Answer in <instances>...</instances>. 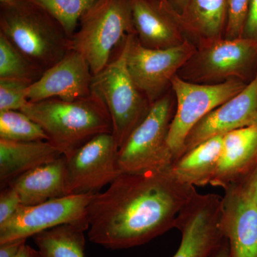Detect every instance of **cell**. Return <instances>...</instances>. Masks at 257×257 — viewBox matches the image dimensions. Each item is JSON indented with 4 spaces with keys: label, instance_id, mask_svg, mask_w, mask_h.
Segmentation results:
<instances>
[{
    "label": "cell",
    "instance_id": "1",
    "mask_svg": "<svg viewBox=\"0 0 257 257\" xmlns=\"http://www.w3.org/2000/svg\"><path fill=\"white\" fill-rule=\"evenodd\" d=\"M197 194L170 167L121 172L88 205V238L109 249L141 246L175 228L179 212Z\"/></svg>",
    "mask_w": 257,
    "mask_h": 257
},
{
    "label": "cell",
    "instance_id": "2",
    "mask_svg": "<svg viewBox=\"0 0 257 257\" xmlns=\"http://www.w3.org/2000/svg\"><path fill=\"white\" fill-rule=\"evenodd\" d=\"M21 111L41 126L48 142L65 157L97 135L112 134L109 111L94 92L74 101H28Z\"/></svg>",
    "mask_w": 257,
    "mask_h": 257
},
{
    "label": "cell",
    "instance_id": "3",
    "mask_svg": "<svg viewBox=\"0 0 257 257\" xmlns=\"http://www.w3.org/2000/svg\"><path fill=\"white\" fill-rule=\"evenodd\" d=\"M0 33L43 72L72 50L63 27L30 0L0 3Z\"/></svg>",
    "mask_w": 257,
    "mask_h": 257
},
{
    "label": "cell",
    "instance_id": "4",
    "mask_svg": "<svg viewBox=\"0 0 257 257\" xmlns=\"http://www.w3.org/2000/svg\"><path fill=\"white\" fill-rule=\"evenodd\" d=\"M133 34L136 32L128 0H98L81 18L71 47L85 58L95 75Z\"/></svg>",
    "mask_w": 257,
    "mask_h": 257
},
{
    "label": "cell",
    "instance_id": "5",
    "mask_svg": "<svg viewBox=\"0 0 257 257\" xmlns=\"http://www.w3.org/2000/svg\"><path fill=\"white\" fill-rule=\"evenodd\" d=\"M128 35L110 62L93 76L92 92L101 98L110 116L112 135L118 150L150 111L152 104L133 82L126 65Z\"/></svg>",
    "mask_w": 257,
    "mask_h": 257
},
{
    "label": "cell",
    "instance_id": "6",
    "mask_svg": "<svg viewBox=\"0 0 257 257\" xmlns=\"http://www.w3.org/2000/svg\"><path fill=\"white\" fill-rule=\"evenodd\" d=\"M175 113L170 96H162L152 104L147 116L118 150L121 172L137 173L170 167L173 158L167 139Z\"/></svg>",
    "mask_w": 257,
    "mask_h": 257
},
{
    "label": "cell",
    "instance_id": "7",
    "mask_svg": "<svg viewBox=\"0 0 257 257\" xmlns=\"http://www.w3.org/2000/svg\"><path fill=\"white\" fill-rule=\"evenodd\" d=\"M177 108L169 131L167 144L173 162L182 155L187 135L198 121L246 87L241 80L229 79L219 84H197L175 75L171 82Z\"/></svg>",
    "mask_w": 257,
    "mask_h": 257
},
{
    "label": "cell",
    "instance_id": "8",
    "mask_svg": "<svg viewBox=\"0 0 257 257\" xmlns=\"http://www.w3.org/2000/svg\"><path fill=\"white\" fill-rule=\"evenodd\" d=\"M111 133L94 137L65 157L66 194L97 193L121 173Z\"/></svg>",
    "mask_w": 257,
    "mask_h": 257
},
{
    "label": "cell",
    "instance_id": "9",
    "mask_svg": "<svg viewBox=\"0 0 257 257\" xmlns=\"http://www.w3.org/2000/svg\"><path fill=\"white\" fill-rule=\"evenodd\" d=\"M194 53L195 48L187 40L178 46L151 49L142 45L134 34L128 46L126 65L135 85L152 104L162 97L176 72Z\"/></svg>",
    "mask_w": 257,
    "mask_h": 257
},
{
    "label": "cell",
    "instance_id": "10",
    "mask_svg": "<svg viewBox=\"0 0 257 257\" xmlns=\"http://www.w3.org/2000/svg\"><path fill=\"white\" fill-rule=\"evenodd\" d=\"M94 194L66 195L35 205L21 204L9 220L0 224V243L28 239L61 225L87 222V207Z\"/></svg>",
    "mask_w": 257,
    "mask_h": 257
},
{
    "label": "cell",
    "instance_id": "11",
    "mask_svg": "<svg viewBox=\"0 0 257 257\" xmlns=\"http://www.w3.org/2000/svg\"><path fill=\"white\" fill-rule=\"evenodd\" d=\"M223 197L197 194L180 211L175 228L182 241L173 257H210L224 239L221 229Z\"/></svg>",
    "mask_w": 257,
    "mask_h": 257
},
{
    "label": "cell",
    "instance_id": "12",
    "mask_svg": "<svg viewBox=\"0 0 257 257\" xmlns=\"http://www.w3.org/2000/svg\"><path fill=\"white\" fill-rule=\"evenodd\" d=\"M254 124H257V74L239 94L198 121L186 138L182 155L209 139Z\"/></svg>",
    "mask_w": 257,
    "mask_h": 257
},
{
    "label": "cell",
    "instance_id": "13",
    "mask_svg": "<svg viewBox=\"0 0 257 257\" xmlns=\"http://www.w3.org/2000/svg\"><path fill=\"white\" fill-rule=\"evenodd\" d=\"M93 74L87 61L78 52L69 50L63 58L45 71L29 88L28 101L56 99L74 101L92 94Z\"/></svg>",
    "mask_w": 257,
    "mask_h": 257
},
{
    "label": "cell",
    "instance_id": "14",
    "mask_svg": "<svg viewBox=\"0 0 257 257\" xmlns=\"http://www.w3.org/2000/svg\"><path fill=\"white\" fill-rule=\"evenodd\" d=\"M139 42L151 49H167L183 43L184 31L179 12L169 0H128Z\"/></svg>",
    "mask_w": 257,
    "mask_h": 257
},
{
    "label": "cell",
    "instance_id": "15",
    "mask_svg": "<svg viewBox=\"0 0 257 257\" xmlns=\"http://www.w3.org/2000/svg\"><path fill=\"white\" fill-rule=\"evenodd\" d=\"M221 216L231 257H257V203L232 186L224 189Z\"/></svg>",
    "mask_w": 257,
    "mask_h": 257
},
{
    "label": "cell",
    "instance_id": "16",
    "mask_svg": "<svg viewBox=\"0 0 257 257\" xmlns=\"http://www.w3.org/2000/svg\"><path fill=\"white\" fill-rule=\"evenodd\" d=\"M205 42L199 61L202 75L207 78L241 77L257 62V41L252 39L243 37Z\"/></svg>",
    "mask_w": 257,
    "mask_h": 257
},
{
    "label": "cell",
    "instance_id": "17",
    "mask_svg": "<svg viewBox=\"0 0 257 257\" xmlns=\"http://www.w3.org/2000/svg\"><path fill=\"white\" fill-rule=\"evenodd\" d=\"M257 160V124L224 135L222 152L210 185L226 188L246 175Z\"/></svg>",
    "mask_w": 257,
    "mask_h": 257
},
{
    "label": "cell",
    "instance_id": "18",
    "mask_svg": "<svg viewBox=\"0 0 257 257\" xmlns=\"http://www.w3.org/2000/svg\"><path fill=\"white\" fill-rule=\"evenodd\" d=\"M62 156L48 141L17 142L0 139L1 189L28 171Z\"/></svg>",
    "mask_w": 257,
    "mask_h": 257
},
{
    "label": "cell",
    "instance_id": "19",
    "mask_svg": "<svg viewBox=\"0 0 257 257\" xmlns=\"http://www.w3.org/2000/svg\"><path fill=\"white\" fill-rule=\"evenodd\" d=\"M65 157L64 155L28 171L12 181L23 205H35L66 194ZM8 187V186H7Z\"/></svg>",
    "mask_w": 257,
    "mask_h": 257
},
{
    "label": "cell",
    "instance_id": "20",
    "mask_svg": "<svg viewBox=\"0 0 257 257\" xmlns=\"http://www.w3.org/2000/svg\"><path fill=\"white\" fill-rule=\"evenodd\" d=\"M223 141L224 135H219L186 152L172 162V175L180 182L194 187L210 184L220 160Z\"/></svg>",
    "mask_w": 257,
    "mask_h": 257
},
{
    "label": "cell",
    "instance_id": "21",
    "mask_svg": "<svg viewBox=\"0 0 257 257\" xmlns=\"http://www.w3.org/2000/svg\"><path fill=\"white\" fill-rule=\"evenodd\" d=\"M228 0H188L179 13L184 31L205 41L221 38L226 28Z\"/></svg>",
    "mask_w": 257,
    "mask_h": 257
},
{
    "label": "cell",
    "instance_id": "22",
    "mask_svg": "<svg viewBox=\"0 0 257 257\" xmlns=\"http://www.w3.org/2000/svg\"><path fill=\"white\" fill-rule=\"evenodd\" d=\"M88 222L61 225L33 236L41 257H85Z\"/></svg>",
    "mask_w": 257,
    "mask_h": 257
},
{
    "label": "cell",
    "instance_id": "23",
    "mask_svg": "<svg viewBox=\"0 0 257 257\" xmlns=\"http://www.w3.org/2000/svg\"><path fill=\"white\" fill-rule=\"evenodd\" d=\"M44 73L0 33V79L35 82Z\"/></svg>",
    "mask_w": 257,
    "mask_h": 257
},
{
    "label": "cell",
    "instance_id": "24",
    "mask_svg": "<svg viewBox=\"0 0 257 257\" xmlns=\"http://www.w3.org/2000/svg\"><path fill=\"white\" fill-rule=\"evenodd\" d=\"M0 139L17 142L48 141L41 126L21 110L0 111Z\"/></svg>",
    "mask_w": 257,
    "mask_h": 257
},
{
    "label": "cell",
    "instance_id": "25",
    "mask_svg": "<svg viewBox=\"0 0 257 257\" xmlns=\"http://www.w3.org/2000/svg\"><path fill=\"white\" fill-rule=\"evenodd\" d=\"M44 8L63 27L70 38L82 15L98 0H30Z\"/></svg>",
    "mask_w": 257,
    "mask_h": 257
},
{
    "label": "cell",
    "instance_id": "26",
    "mask_svg": "<svg viewBox=\"0 0 257 257\" xmlns=\"http://www.w3.org/2000/svg\"><path fill=\"white\" fill-rule=\"evenodd\" d=\"M28 81L0 79V111L21 110L28 103Z\"/></svg>",
    "mask_w": 257,
    "mask_h": 257
},
{
    "label": "cell",
    "instance_id": "27",
    "mask_svg": "<svg viewBox=\"0 0 257 257\" xmlns=\"http://www.w3.org/2000/svg\"><path fill=\"white\" fill-rule=\"evenodd\" d=\"M251 0H228L227 18L224 34L226 38L243 37L245 25Z\"/></svg>",
    "mask_w": 257,
    "mask_h": 257
},
{
    "label": "cell",
    "instance_id": "28",
    "mask_svg": "<svg viewBox=\"0 0 257 257\" xmlns=\"http://www.w3.org/2000/svg\"><path fill=\"white\" fill-rule=\"evenodd\" d=\"M18 193L8 186L2 188L0 193V224L9 220L21 205Z\"/></svg>",
    "mask_w": 257,
    "mask_h": 257
},
{
    "label": "cell",
    "instance_id": "29",
    "mask_svg": "<svg viewBox=\"0 0 257 257\" xmlns=\"http://www.w3.org/2000/svg\"><path fill=\"white\" fill-rule=\"evenodd\" d=\"M229 186H232L244 197L257 203V160L246 175Z\"/></svg>",
    "mask_w": 257,
    "mask_h": 257
},
{
    "label": "cell",
    "instance_id": "30",
    "mask_svg": "<svg viewBox=\"0 0 257 257\" xmlns=\"http://www.w3.org/2000/svg\"><path fill=\"white\" fill-rule=\"evenodd\" d=\"M243 37L257 41V0H251Z\"/></svg>",
    "mask_w": 257,
    "mask_h": 257
},
{
    "label": "cell",
    "instance_id": "31",
    "mask_svg": "<svg viewBox=\"0 0 257 257\" xmlns=\"http://www.w3.org/2000/svg\"><path fill=\"white\" fill-rule=\"evenodd\" d=\"M27 239H16L0 243V257H15Z\"/></svg>",
    "mask_w": 257,
    "mask_h": 257
},
{
    "label": "cell",
    "instance_id": "32",
    "mask_svg": "<svg viewBox=\"0 0 257 257\" xmlns=\"http://www.w3.org/2000/svg\"><path fill=\"white\" fill-rule=\"evenodd\" d=\"M210 257H231L229 241L226 238L222 239L219 246L211 253Z\"/></svg>",
    "mask_w": 257,
    "mask_h": 257
},
{
    "label": "cell",
    "instance_id": "33",
    "mask_svg": "<svg viewBox=\"0 0 257 257\" xmlns=\"http://www.w3.org/2000/svg\"><path fill=\"white\" fill-rule=\"evenodd\" d=\"M15 257H41V255L38 250L32 248L25 243Z\"/></svg>",
    "mask_w": 257,
    "mask_h": 257
},
{
    "label": "cell",
    "instance_id": "34",
    "mask_svg": "<svg viewBox=\"0 0 257 257\" xmlns=\"http://www.w3.org/2000/svg\"><path fill=\"white\" fill-rule=\"evenodd\" d=\"M173 5L175 6V9L180 13L185 8L188 0H172Z\"/></svg>",
    "mask_w": 257,
    "mask_h": 257
},
{
    "label": "cell",
    "instance_id": "35",
    "mask_svg": "<svg viewBox=\"0 0 257 257\" xmlns=\"http://www.w3.org/2000/svg\"><path fill=\"white\" fill-rule=\"evenodd\" d=\"M12 1V0H0V3H8V2Z\"/></svg>",
    "mask_w": 257,
    "mask_h": 257
},
{
    "label": "cell",
    "instance_id": "36",
    "mask_svg": "<svg viewBox=\"0 0 257 257\" xmlns=\"http://www.w3.org/2000/svg\"><path fill=\"white\" fill-rule=\"evenodd\" d=\"M169 1H170L171 3H172V4L173 5V3H172V0H169Z\"/></svg>",
    "mask_w": 257,
    "mask_h": 257
}]
</instances>
